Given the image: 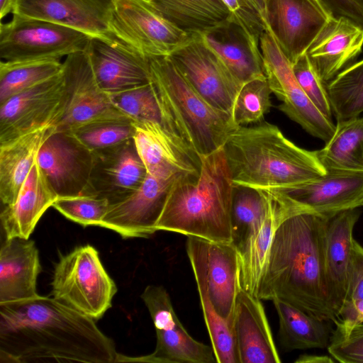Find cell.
<instances>
[{
    "label": "cell",
    "mask_w": 363,
    "mask_h": 363,
    "mask_svg": "<svg viewBox=\"0 0 363 363\" xmlns=\"http://www.w3.org/2000/svg\"><path fill=\"white\" fill-rule=\"evenodd\" d=\"M147 1H149V0H147Z\"/></svg>",
    "instance_id": "52"
},
{
    "label": "cell",
    "mask_w": 363,
    "mask_h": 363,
    "mask_svg": "<svg viewBox=\"0 0 363 363\" xmlns=\"http://www.w3.org/2000/svg\"><path fill=\"white\" fill-rule=\"evenodd\" d=\"M291 65L296 79L308 98L325 117L332 120L333 112L325 82L318 76L306 52Z\"/></svg>",
    "instance_id": "42"
},
{
    "label": "cell",
    "mask_w": 363,
    "mask_h": 363,
    "mask_svg": "<svg viewBox=\"0 0 363 363\" xmlns=\"http://www.w3.org/2000/svg\"><path fill=\"white\" fill-rule=\"evenodd\" d=\"M15 0H0V17L3 19L12 13Z\"/></svg>",
    "instance_id": "50"
},
{
    "label": "cell",
    "mask_w": 363,
    "mask_h": 363,
    "mask_svg": "<svg viewBox=\"0 0 363 363\" xmlns=\"http://www.w3.org/2000/svg\"><path fill=\"white\" fill-rule=\"evenodd\" d=\"M51 285L54 298L96 321L111 307L117 292L98 250L90 245L60 258Z\"/></svg>",
    "instance_id": "6"
},
{
    "label": "cell",
    "mask_w": 363,
    "mask_h": 363,
    "mask_svg": "<svg viewBox=\"0 0 363 363\" xmlns=\"http://www.w3.org/2000/svg\"><path fill=\"white\" fill-rule=\"evenodd\" d=\"M335 360L330 356L304 354L300 355L295 361L296 363H328Z\"/></svg>",
    "instance_id": "48"
},
{
    "label": "cell",
    "mask_w": 363,
    "mask_h": 363,
    "mask_svg": "<svg viewBox=\"0 0 363 363\" xmlns=\"http://www.w3.org/2000/svg\"><path fill=\"white\" fill-rule=\"evenodd\" d=\"M201 161L199 174H182L172 184L155 229L233 243L234 186L223 147Z\"/></svg>",
    "instance_id": "3"
},
{
    "label": "cell",
    "mask_w": 363,
    "mask_h": 363,
    "mask_svg": "<svg viewBox=\"0 0 363 363\" xmlns=\"http://www.w3.org/2000/svg\"><path fill=\"white\" fill-rule=\"evenodd\" d=\"M109 206V201L105 198L80 194L58 197L52 207L67 219L84 227H100Z\"/></svg>",
    "instance_id": "41"
},
{
    "label": "cell",
    "mask_w": 363,
    "mask_h": 363,
    "mask_svg": "<svg viewBox=\"0 0 363 363\" xmlns=\"http://www.w3.org/2000/svg\"><path fill=\"white\" fill-rule=\"evenodd\" d=\"M331 13L344 17L363 29V0H320Z\"/></svg>",
    "instance_id": "46"
},
{
    "label": "cell",
    "mask_w": 363,
    "mask_h": 363,
    "mask_svg": "<svg viewBox=\"0 0 363 363\" xmlns=\"http://www.w3.org/2000/svg\"><path fill=\"white\" fill-rule=\"evenodd\" d=\"M111 27L120 40L148 58L169 56L191 38L147 0H113Z\"/></svg>",
    "instance_id": "9"
},
{
    "label": "cell",
    "mask_w": 363,
    "mask_h": 363,
    "mask_svg": "<svg viewBox=\"0 0 363 363\" xmlns=\"http://www.w3.org/2000/svg\"><path fill=\"white\" fill-rule=\"evenodd\" d=\"M167 19L189 33H200L230 21L222 0H152Z\"/></svg>",
    "instance_id": "34"
},
{
    "label": "cell",
    "mask_w": 363,
    "mask_h": 363,
    "mask_svg": "<svg viewBox=\"0 0 363 363\" xmlns=\"http://www.w3.org/2000/svg\"><path fill=\"white\" fill-rule=\"evenodd\" d=\"M316 151L326 171L363 173V116L337 121L331 138Z\"/></svg>",
    "instance_id": "33"
},
{
    "label": "cell",
    "mask_w": 363,
    "mask_h": 363,
    "mask_svg": "<svg viewBox=\"0 0 363 363\" xmlns=\"http://www.w3.org/2000/svg\"><path fill=\"white\" fill-rule=\"evenodd\" d=\"M150 1H152V0H149Z\"/></svg>",
    "instance_id": "51"
},
{
    "label": "cell",
    "mask_w": 363,
    "mask_h": 363,
    "mask_svg": "<svg viewBox=\"0 0 363 363\" xmlns=\"http://www.w3.org/2000/svg\"><path fill=\"white\" fill-rule=\"evenodd\" d=\"M93 154L92 168L83 194L105 198L110 205L116 203L135 191L147 176L133 138Z\"/></svg>",
    "instance_id": "20"
},
{
    "label": "cell",
    "mask_w": 363,
    "mask_h": 363,
    "mask_svg": "<svg viewBox=\"0 0 363 363\" xmlns=\"http://www.w3.org/2000/svg\"><path fill=\"white\" fill-rule=\"evenodd\" d=\"M186 251L190 264L203 272L208 295L217 312L234 326L239 282V253L233 243L187 236Z\"/></svg>",
    "instance_id": "15"
},
{
    "label": "cell",
    "mask_w": 363,
    "mask_h": 363,
    "mask_svg": "<svg viewBox=\"0 0 363 363\" xmlns=\"http://www.w3.org/2000/svg\"><path fill=\"white\" fill-rule=\"evenodd\" d=\"M133 140L147 172L159 177L199 174L200 157L170 135L160 123L134 122Z\"/></svg>",
    "instance_id": "22"
},
{
    "label": "cell",
    "mask_w": 363,
    "mask_h": 363,
    "mask_svg": "<svg viewBox=\"0 0 363 363\" xmlns=\"http://www.w3.org/2000/svg\"><path fill=\"white\" fill-rule=\"evenodd\" d=\"M62 63L66 107L55 130L70 131L93 121L128 117L100 87L86 50L67 55Z\"/></svg>",
    "instance_id": "13"
},
{
    "label": "cell",
    "mask_w": 363,
    "mask_h": 363,
    "mask_svg": "<svg viewBox=\"0 0 363 363\" xmlns=\"http://www.w3.org/2000/svg\"><path fill=\"white\" fill-rule=\"evenodd\" d=\"M113 340L52 296L0 303V362L113 363Z\"/></svg>",
    "instance_id": "1"
},
{
    "label": "cell",
    "mask_w": 363,
    "mask_h": 363,
    "mask_svg": "<svg viewBox=\"0 0 363 363\" xmlns=\"http://www.w3.org/2000/svg\"><path fill=\"white\" fill-rule=\"evenodd\" d=\"M197 33L242 84L267 78L260 48L255 46L236 24L228 21Z\"/></svg>",
    "instance_id": "29"
},
{
    "label": "cell",
    "mask_w": 363,
    "mask_h": 363,
    "mask_svg": "<svg viewBox=\"0 0 363 363\" xmlns=\"http://www.w3.org/2000/svg\"><path fill=\"white\" fill-rule=\"evenodd\" d=\"M271 93L267 78L243 84L233 110L235 123L240 127L261 121L271 107Z\"/></svg>",
    "instance_id": "40"
},
{
    "label": "cell",
    "mask_w": 363,
    "mask_h": 363,
    "mask_svg": "<svg viewBox=\"0 0 363 363\" xmlns=\"http://www.w3.org/2000/svg\"><path fill=\"white\" fill-rule=\"evenodd\" d=\"M363 48V29L344 17L333 16L312 42L306 54L324 82L332 80Z\"/></svg>",
    "instance_id": "25"
},
{
    "label": "cell",
    "mask_w": 363,
    "mask_h": 363,
    "mask_svg": "<svg viewBox=\"0 0 363 363\" xmlns=\"http://www.w3.org/2000/svg\"><path fill=\"white\" fill-rule=\"evenodd\" d=\"M363 323V300L344 303L340 308L335 325L350 328Z\"/></svg>",
    "instance_id": "47"
},
{
    "label": "cell",
    "mask_w": 363,
    "mask_h": 363,
    "mask_svg": "<svg viewBox=\"0 0 363 363\" xmlns=\"http://www.w3.org/2000/svg\"><path fill=\"white\" fill-rule=\"evenodd\" d=\"M259 48L269 87L281 101L279 109L309 134L327 143L335 132V125L315 108L304 93L291 62L269 30L262 34Z\"/></svg>",
    "instance_id": "10"
},
{
    "label": "cell",
    "mask_w": 363,
    "mask_h": 363,
    "mask_svg": "<svg viewBox=\"0 0 363 363\" xmlns=\"http://www.w3.org/2000/svg\"><path fill=\"white\" fill-rule=\"evenodd\" d=\"M327 349L337 362L363 363V323L350 328L335 325Z\"/></svg>",
    "instance_id": "43"
},
{
    "label": "cell",
    "mask_w": 363,
    "mask_h": 363,
    "mask_svg": "<svg viewBox=\"0 0 363 363\" xmlns=\"http://www.w3.org/2000/svg\"><path fill=\"white\" fill-rule=\"evenodd\" d=\"M203 311V319L209 334L218 363H240L234 326L215 309L208 295L206 280L202 270L191 264Z\"/></svg>",
    "instance_id": "35"
},
{
    "label": "cell",
    "mask_w": 363,
    "mask_h": 363,
    "mask_svg": "<svg viewBox=\"0 0 363 363\" xmlns=\"http://www.w3.org/2000/svg\"><path fill=\"white\" fill-rule=\"evenodd\" d=\"M57 198L36 160L14 202L3 206L0 219L6 238H29Z\"/></svg>",
    "instance_id": "28"
},
{
    "label": "cell",
    "mask_w": 363,
    "mask_h": 363,
    "mask_svg": "<svg viewBox=\"0 0 363 363\" xmlns=\"http://www.w3.org/2000/svg\"><path fill=\"white\" fill-rule=\"evenodd\" d=\"M279 317V338L287 351L328 347L332 333L330 321L312 316L298 308L274 298Z\"/></svg>",
    "instance_id": "31"
},
{
    "label": "cell",
    "mask_w": 363,
    "mask_h": 363,
    "mask_svg": "<svg viewBox=\"0 0 363 363\" xmlns=\"http://www.w3.org/2000/svg\"><path fill=\"white\" fill-rule=\"evenodd\" d=\"M153 322L157 342L148 354H118L116 362L215 363L213 347L196 340L177 317L169 293L161 285H148L141 294Z\"/></svg>",
    "instance_id": "7"
},
{
    "label": "cell",
    "mask_w": 363,
    "mask_h": 363,
    "mask_svg": "<svg viewBox=\"0 0 363 363\" xmlns=\"http://www.w3.org/2000/svg\"><path fill=\"white\" fill-rule=\"evenodd\" d=\"M39 252L29 238H6L0 249V303L36 298Z\"/></svg>",
    "instance_id": "26"
},
{
    "label": "cell",
    "mask_w": 363,
    "mask_h": 363,
    "mask_svg": "<svg viewBox=\"0 0 363 363\" xmlns=\"http://www.w3.org/2000/svg\"><path fill=\"white\" fill-rule=\"evenodd\" d=\"M12 14L60 24L111 45H127L112 30L113 0H15Z\"/></svg>",
    "instance_id": "14"
},
{
    "label": "cell",
    "mask_w": 363,
    "mask_h": 363,
    "mask_svg": "<svg viewBox=\"0 0 363 363\" xmlns=\"http://www.w3.org/2000/svg\"><path fill=\"white\" fill-rule=\"evenodd\" d=\"M267 208L264 191L249 187H234L231 225L233 244L236 246L264 216Z\"/></svg>",
    "instance_id": "39"
},
{
    "label": "cell",
    "mask_w": 363,
    "mask_h": 363,
    "mask_svg": "<svg viewBox=\"0 0 363 363\" xmlns=\"http://www.w3.org/2000/svg\"><path fill=\"white\" fill-rule=\"evenodd\" d=\"M148 59L152 82L184 139L200 159L223 147L238 128L232 116L205 101L169 56Z\"/></svg>",
    "instance_id": "5"
},
{
    "label": "cell",
    "mask_w": 363,
    "mask_h": 363,
    "mask_svg": "<svg viewBox=\"0 0 363 363\" xmlns=\"http://www.w3.org/2000/svg\"><path fill=\"white\" fill-rule=\"evenodd\" d=\"M94 154L70 131L55 130L41 146L37 162L58 197L83 194Z\"/></svg>",
    "instance_id": "18"
},
{
    "label": "cell",
    "mask_w": 363,
    "mask_h": 363,
    "mask_svg": "<svg viewBox=\"0 0 363 363\" xmlns=\"http://www.w3.org/2000/svg\"><path fill=\"white\" fill-rule=\"evenodd\" d=\"M86 51L100 87L107 94L150 82L148 57L125 44L91 38Z\"/></svg>",
    "instance_id": "23"
},
{
    "label": "cell",
    "mask_w": 363,
    "mask_h": 363,
    "mask_svg": "<svg viewBox=\"0 0 363 363\" xmlns=\"http://www.w3.org/2000/svg\"><path fill=\"white\" fill-rule=\"evenodd\" d=\"M359 300H363V247L354 240L343 304Z\"/></svg>",
    "instance_id": "45"
},
{
    "label": "cell",
    "mask_w": 363,
    "mask_h": 363,
    "mask_svg": "<svg viewBox=\"0 0 363 363\" xmlns=\"http://www.w3.org/2000/svg\"><path fill=\"white\" fill-rule=\"evenodd\" d=\"M329 218L303 213L286 219L270 245L257 296L286 302L334 323L325 274V236Z\"/></svg>",
    "instance_id": "2"
},
{
    "label": "cell",
    "mask_w": 363,
    "mask_h": 363,
    "mask_svg": "<svg viewBox=\"0 0 363 363\" xmlns=\"http://www.w3.org/2000/svg\"><path fill=\"white\" fill-rule=\"evenodd\" d=\"M223 149L234 187L285 191L327 172L317 151L297 146L267 122L238 127Z\"/></svg>",
    "instance_id": "4"
},
{
    "label": "cell",
    "mask_w": 363,
    "mask_h": 363,
    "mask_svg": "<svg viewBox=\"0 0 363 363\" xmlns=\"http://www.w3.org/2000/svg\"><path fill=\"white\" fill-rule=\"evenodd\" d=\"M181 175L159 177L150 174L141 186L123 200L111 204L100 225L123 238H148L154 234L168 191Z\"/></svg>",
    "instance_id": "19"
},
{
    "label": "cell",
    "mask_w": 363,
    "mask_h": 363,
    "mask_svg": "<svg viewBox=\"0 0 363 363\" xmlns=\"http://www.w3.org/2000/svg\"><path fill=\"white\" fill-rule=\"evenodd\" d=\"M91 37L71 28L13 15L0 26V57L18 62L60 60L85 50Z\"/></svg>",
    "instance_id": "8"
},
{
    "label": "cell",
    "mask_w": 363,
    "mask_h": 363,
    "mask_svg": "<svg viewBox=\"0 0 363 363\" xmlns=\"http://www.w3.org/2000/svg\"><path fill=\"white\" fill-rule=\"evenodd\" d=\"M65 107L62 71L0 104V144L40 128L55 126Z\"/></svg>",
    "instance_id": "12"
},
{
    "label": "cell",
    "mask_w": 363,
    "mask_h": 363,
    "mask_svg": "<svg viewBox=\"0 0 363 363\" xmlns=\"http://www.w3.org/2000/svg\"><path fill=\"white\" fill-rule=\"evenodd\" d=\"M303 213L330 218L363 205V173L327 171L321 176L283 191Z\"/></svg>",
    "instance_id": "21"
},
{
    "label": "cell",
    "mask_w": 363,
    "mask_h": 363,
    "mask_svg": "<svg viewBox=\"0 0 363 363\" xmlns=\"http://www.w3.org/2000/svg\"><path fill=\"white\" fill-rule=\"evenodd\" d=\"M249 1L259 13L264 23L266 30H269L267 23L266 0H249Z\"/></svg>",
    "instance_id": "49"
},
{
    "label": "cell",
    "mask_w": 363,
    "mask_h": 363,
    "mask_svg": "<svg viewBox=\"0 0 363 363\" xmlns=\"http://www.w3.org/2000/svg\"><path fill=\"white\" fill-rule=\"evenodd\" d=\"M230 13V21L238 26L252 44L259 48V39L266 30L259 13L249 0H222Z\"/></svg>",
    "instance_id": "44"
},
{
    "label": "cell",
    "mask_w": 363,
    "mask_h": 363,
    "mask_svg": "<svg viewBox=\"0 0 363 363\" xmlns=\"http://www.w3.org/2000/svg\"><path fill=\"white\" fill-rule=\"evenodd\" d=\"M55 129L54 125L40 128L0 144V199L3 206L14 202L41 146Z\"/></svg>",
    "instance_id": "30"
},
{
    "label": "cell",
    "mask_w": 363,
    "mask_h": 363,
    "mask_svg": "<svg viewBox=\"0 0 363 363\" xmlns=\"http://www.w3.org/2000/svg\"><path fill=\"white\" fill-rule=\"evenodd\" d=\"M359 217L357 208L341 211L328 220L325 236V264L331 305L337 315L347 290L352 257L353 230Z\"/></svg>",
    "instance_id": "27"
},
{
    "label": "cell",
    "mask_w": 363,
    "mask_h": 363,
    "mask_svg": "<svg viewBox=\"0 0 363 363\" xmlns=\"http://www.w3.org/2000/svg\"><path fill=\"white\" fill-rule=\"evenodd\" d=\"M134 121L128 117L90 122L70 132L91 152L109 148L133 138Z\"/></svg>",
    "instance_id": "38"
},
{
    "label": "cell",
    "mask_w": 363,
    "mask_h": 363,
    "mask_svg": "<svg viewBox=\"0 0 363 363\" xmlns=\"http://www.w3.org/2000/svg\"><path fill=\"white\" fill-rule=\"evenodd\" d=\"M60 60L0 62V104L10 97L59 74Z\"/></svg>",
    "instance_id": "36"
},
{
    "label": "cell",
    "mask_w": 363,
    "mask_h": 363,
    "mask_svg": "<svg viewBox=\"0 0 363 363\" xmlns=\"http://www.w3.org/2000/svg\"><path fill=\"white\" fill-rule=\"evenodd\" d=\"M269 31L292 65L334 16L320 0H266Z\"/></svg>",
    "instance_id": "17"
},
{
    "label": "cell",
    "mask_w": 363,
    "mask_h": 363,
    "mask_svg": "<svg viewBox=\"0 0 363 363\" xmlns=\"http://www.w3.org/2000/svg\"><path fill=\"white\" fill-rule=\"evenodd\" d=\"M108 94L113 104L132 121L160 123L177 140L196 154L184 139L152 81L143 85Z\"/></svg>",
    "instance_id": "32"
},
{
    "label": "cell",
    "mask_w": 363,
    "mask_h": 363,
    "mask_svg": "<svg viewBox=\"0 0 363 363\" xmlns=\"http://www.w3.org/2000/svg\"><path fill=\"white\" fill-rule=\"evenodd\" d=\"M261 301L242 289L238 294L234 333L240 363L281 362Z\"/></svg>",
    "instance_id": "24"
},
{
    "label": "cell",
    "mask_w": 363,
    "mask_h": 363,
    "mask_svg": "<svg viewBox=\"0 0 363 363\" xmlns=\"http://www.w3.org/2000/svg\"><path fill=\"white\" fill-rule=\"evenodd\" d=\"M262 190L267 198L265 213L235 246L239 253L240 288L255 296L276 231L286 219L303 213L284 191Z\"/></svg>",
    "instance_id": "16"
},
{
    "label": "cell",
    "mask_w": 363,
    "mask_h": 363,
    "mask_svg": "<svg viewBox=\"0 0 363 363\" xmlns=\"http://www.w3.org/2000/svg\"><path fill=\"white\" fill-rule=\"evenodd\" d=\"M326 88L337 121L359 116L363 113V59L339 72Z\"/></svg>",
    "instance_id": "37"
},
{
    "label": "cell",
    "mask_w": 363,
    "mask_h": 363,
    "mask_svg": "<svg viewBox=\"0 0 363 363\" xmlns=\"http://www.w3.org/2000/svg\"><path fill=\"white\" fill-rule=\"evenodd\" d=\"M169 57L194 89L212 106L231 116L242 84L197 33Z\"/></svg>",
    "instance_id": "11"
},
{
    "label": "cell",
    "mask_w": 363,
    "mask_h": 363,
    "mask_svg": "<svg viewBox=\"0 0 363 363\" xmlns=\"http://www.w3.org/2000/svg\"><path fill=\"white\" fill-rule=\"evenodd\" d=\"M362 206H363V205H362Z\"/></svg>",
    "instance_id": "53"
}]
</instances>
